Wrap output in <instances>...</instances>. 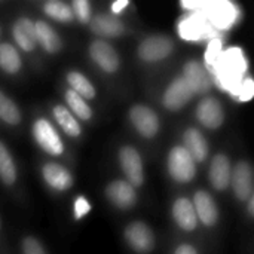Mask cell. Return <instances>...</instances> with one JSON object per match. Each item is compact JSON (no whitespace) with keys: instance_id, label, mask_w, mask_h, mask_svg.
Listing matches in <instances>:
<instances>
[{"instance_id":"6da1fadb","label":"cell","mask_w":254,"mask_h":254,"mask_svg":"<svg viewBox=\"0 0 254 254\" xmlns=\"http://www.w3.org/2000/svg\"><path fill=\"white\" fill-rule=\"evenodd\" d=\"M168 171L171 177L179 183H188L190 182L195 174V161L190 158V155L185 150L183 146H176L168 156Z\"/></svg>"},{"instance_id":"7a4b0ae2","label":"cell","mask_w":254,"mask_h":254,"mask_svg":"<svg viewBox=\"0 0 254 254\" xmlns=\"http://www.w3.org/2000/svg\"><path fill=\"white\" fill-rule=\"evenodd\" d=\"M33 135L37 144L51 155H61L64 146L55 128L46 119H37L33 125Z\"/></svg>"},{"instance_id":"3957f363","label":"cell","mask_w":254,"mask_h":254,"mask_svg":"<svg viewBox=\"0 0 254 254\" xmlns=\"http://www.w3.org/2000/svg\"><path fill=\"white\" fill-rule=\"evenodd\" d=\"M129 118L135 129L146 138H152L159 131V121L156 113L146 106H134L129 112Z\"/></svg>"},{"instance_id":"277c9868","label":"cell","mask_w":254,"mask_h":254,"mask_svg":"<svg viewBox=\"0 0 254 254\" xmlns=\"http://www.w3.org/2000/svg\"><path fill=\"white\" fill-rule=\"evenodd\" d=\"M125 240L137 253H150L155 247V238L150 228L141 222L131 223L125 231Z\"/></svg>"},{"instance_id":"5b68a950","label":"cell","mask_w":254,"mask_h":254,"mask_svg":"<svg viewBox=\"0 0 254 254\" xmlns=\"http://www.w3.org/2000/svg\"><path fill=\"white\" fill-rule=\"evenodd\" d=\"M121 167L128 179V183L134 188L141 186L144 176H143V162L138 152L132 147H124L119 152Z\"/></svg>"},{"instance_id":"8992f818","label":"cell","mask_w":254,"mask_h":254,"mask_svg":"<svg viewBox=\"0 0 254 254\" xmlns=\"http://www.w3.org/2000/svg\"><path fill=\"white\" fill-rule=\"evenodd\" d=\"M173 51V42L165 36H152L138 46V55L141 60L155 63L168 57Z\"/></svg>"},{"instance_id":"52a82bcc","label":"cell","mask_w":254,"mask_h":254,"mask_svg":"<svg viewBox=\"0 0 254 254\" xmlns=\"http://www.w3.org/2000/svg\"><path fill=\"white\" fill-rule=\"evenodd\" d=\"M183 79L195 94H205L211 88V77L205 67L196 61H189L183 68Z\"/></svg>"},{"instance_id":"ba28073f","label":"cell","mask_w":254,"mask_h":254,"mask_svg":"<svg viewBox=\"0 0 254 254\" xmlns=\"http://www.w3.org/2000/svg\"><path fill=\"white\" fill-rule=\"evenodd\" d=\"M196 116L199 122L205 128H210V129H217L223 124V119H225L222 104L213 97H207L198 104Z\"/></svg>"},{"instance_id":"9c48e42d","label":"cell","mask_w":254,"mask_h":254,"mask_svg":"<svg viewBox=\"0 0 254 254\" xmlns=\"http://www.w3.org/2000/svg\"><path fill=\"white\" fill-rule=\"evenodd\" d=\"M193 97L192 89L183 77H177L164 94V104L170 110H179Z\"/></svg>"},{"instance_id":"30bf717a","label":"cell","mask_w":254,"mask_h":254,"mask_svg":"<svg viewBox=\"0 0 254 254\" xmlns=\"http://www.w3.org/2000/svg\"><path fill=\"white\" fill-rule=\"evenodd\" d=\"M89 54H91V58L104 71L113 73V71L118 70V67H119V57H118L116 51L109 43L101 42V40L92 42V45L89 48Z\"/></svg>"},{"instance_id":"8fae6325","label":"cell","mask_w":254,"mask_h":254,"mask_svg":"<svg viewBox=\"0 0 254 254\" xmlns=\"http://www.w3.org/2000/svg\"><path fill=\"white\" fill-rule=\"evenodd\" d=\"M106 195L116 207L124 208V210L131 208L137 199L134 188L128 182H124V180L110 183L106 189Z\"/></svg>"},{"instance_id":"7c38bea8","label":"cell","mask_w":254,"mask_h":254,"mask_svg":"<svg viewBox=\"0 0 254 254\" xmlns=\"http://www.w3.org/2000/svg\"><path fill=\"white\" fill-rule=\"evenodd\" d=\"M234 192L240 199H247L253 193V171L249 162H240L232 173Z\"/></svg>"},{"instance_id":"4fadbf2b","label":"cell","mask_w":254,"mask_h":254,"mask_svg":"<svg viewBox=\"0 0 254 254\" xmlns=\"http://www.w3.org/2000/svg\"><path fill=\"white\" fill-rule=\"evenodd\" d=\"M13 39L18 43V46L24 51H33L37 45V36L34 22L28 18H19L12 28Z\"/></svg>"},{"instance_id":"5bb4252c","label":"cell","mask_w":254,"mask_h":254,"mask_svg":"<svg viewBox=\"0 0 254 254\" xmlns=\"http://www.w3.org/2000/svg\"><path fill=\"white\" fill-rule=\"evenodd\" d=\"M210 180L217 190H225L231 183V162L225 155H216L210 165Z\"/></svg>"},{"instance_id":"9a60e30c","label":"cell","mask_w":254,"mask_h":254,"mask_svg":"<svg viewBox=\"0 0 254 254\" xmlns=\"http://www.w3.org/2000/svg\"><path fill=\"white\" fill-rule=\"evenodd\" d=\"M193 202H195V213H196V217H199V220L205 225V226H213L216 222H217V217H219V213H217V207L213 201V198L204 192V190H199L195 193V198H193Z\"/></svg>"},{"instance_id":"2e32d148","label":"cell","mask_w":254,"mask_h":254,"mask_svg":"<svg viewBox=\"0 0 254 254\" xmlns=\"http://www.w3.org/2000/svg\"><path fill=\"white\" fill-rule=\"evenodd\" d=\"M173 217L177 222V225L185 231H193L196 228L198 217H196L193 204L186 198H180L174 202Z\"/></svg>"},{"instance_id":"e0dca14e","label":"cell","mask_w":254,"mask_h":254,"mask_svg":"<svg viewBox=\"0 0 254 254\" xmlns=\"http://www.w3.org/2000/svg\"><path fill=\"white\" fill-rule=\"evenodd\" d=\"M43 179L55 190H67L73 185L70 173L58 164H46L43 167Z\"/></svg>"},{"instance_id":"ac0fdd59","label":"cell","mask_w":254,"mask_h":254,"mask_svg":"<svg viewBox=\"0 0 254 254\" xmlns=\"http://www.w3.org/2000/svg\"><path fill=\"white\" fill-rule=\"evenodd\" d=\"M185 143H183V147L185 150L190 155V158L196 162H202L205 158H207V153H208V146H207V141L204 138V135L195 129V128H190L185 132Z\"/></svg>"},{"instance_id":"d6986e66","label":"cell","mask_w":254,"mask_h":254,"mask_svg":"<svg viewBox=\"0 0 254 254\" xmlns=\"http://www.w3.org/2000/svg\"><path fill=\"white\" fill-rule=\"evenodd\" d=\"M91 28L94 33L106 37H116L124 31L122 22L113 15H97L91 21Z\"/></svg>"},{"instance_id":"ffe728a7","label":"cell","mask_w":254,"mask_h":254,"mask_svg":"<svg viewBox=\"0 0 254 254\" xmlns=\"http://www.w3.org/2000/svg\"><path fill=\"white\" fill-rule=\"evenodd\" d=\"M34 28H36L37 43L40 42V45L45 48L46 52L54 54L61 49V39L49 24H46L45 21H37L34 22Z\"/></svg>"},{"instance_id":"44dd1931","label":"cell","mask_w":254,"mask_h":254,"mask_svg":"<svg viewBox=\"0 0 254 254\" xmlns=\"http://www.w3.org/2000/svg\"><path fill=\"white\" fill-rule=\"evenodd\" d=\"M238 16V10L231 3H214L210 9V18L214 21V24L220 27H229Z\"/></svg>"},{"instance_id":"7402d4cb","label":"cell","mask_w":254,"mask_h":254,"mask_svg":"<svg viewBox=\"0 0 254 254\" xmlns=\"http://www.w3.org/2000/svg\"><path fill=\"white\" fill-rule=\"evenodd\" d=\"M67 82L71 86V91H74L79 97H82L83 100H91L95 97V89L91 85V82L79 71H70L67 74Z\"/></svg>"},{"instance_id":"603a6c76","label":"cell","mask_w":254,"mask_h":254,"mask_svg":"<svg viewBox=\"0 0 254 254\" xmlns=\"http://www.w3.org/2000/svg\"><path fill=\"white\" fill-rule=\"evenodd\" d=\"M0 67L7 73H16L21 68L19 54L10 43L0 45Z\"/></svg>"},{"instance_id":"cb8c5ba5","label":"cell","mask_w":254,"mask_h":254,"mask_svg":"<svg viewBox=\"0 0 254 254\" xmlns=\"http://www.w3.org/2000/svg\"><path fill=\"white\" fill-rule=\"evenodd\" d=\"M54 116L57 119V122L60 124V127L64 129L65 134L71 135V137H79L80 135V125L77 124V121L73 118V115L63 106H57L54 107Z\"/></svg>"},{"instance_id":"d4e9b609","label":"cell","mask_w":254,"mask_h":254,"mask_svg":"<svg viewBox=\"0 0 254 254\" xmlns=\"http://www.w3.org/2000/svg\"><path fill=\"white\" fill-rule=\"evenodd\" d=\"M180 34L185 39H201L205 33V24L199 16H188L180 22Z\"/></svg>"},{"instance_id":"484cf974","label":"cell","mask_w":254,"mask_h":254,"mask_svg":"<svg viewBox=\"0 0 254 254\" xmlns=\"http://www.w3.org/2000/svg\"><path fill=\"white\" fill-rule=\"evenodd\" d=\"M0 179L6 185H12L16 179V170L7 149L0 143Z\"/></svg>"},{"instance_id":"4316f807","label":"cell","mask_w":254,"mask_h":254,"mask_svg":"<svg viewBox=\"0 0 254 254\" xmlns=\"http://www.w3.org/2000/svg\"><path fill=\"white\" fill-rule=\"evenodd\" d=\"M65 100H67V104L71 107V110L76 113V116H77L79 119L88 121V119L91 118L92 113H91L89 106H88L86 101H85L82 97H79L74 91L68 89V91L65 92Z\"/></svg>"},{"instance_id":"83f0119b","label":"cell","mask_w":254,"mask_h":254,"mask_svg":"<svg viewBox=\"0 0 254 254\" xmlns=\"http://www.w3.org/2000/svg\"><path fill=\"white\" fill-rule=\"evenodd\" d=\"M45 12L57 19V21H71L73 19V10L63 1H58V0H51L45 4Z\"/></svg>"},{"instance_id":"f1b7e54d","label":"cell","mask_w":254,"mask_h":254,"mask_svg":"<svg viewBox=\"0 0 254 254\" xmlns=\"http://www.w3.org/2000/svg\"><path fill=\"white\" fill-rule=\"evenodd\" d=\"M0 119H3L10 125H16L21 121L18 107L3 92H0Z\"/></svg>"},{"instance_id":"f546056e","label":"cell","mask_w":254,"mask_h":254,"mask_svg":"<svg viewBox=\"0 0 254 254\" xmlns=\"http://www.w3.org/2000/svg\"><path fill=\"white\" fill-rule=\"evenodd\" d=\"M73 9L80 22H88L91 19V4L88 0H74Z\"/></svg>"},{"instance_id":"4dcf8cb0","label":"cell","mask_w":254,"mask_h":254,"mask_svg":"<svg viewBox=\"0 0 254 254\" xmlns=\"http://www.w3.org/2000/svg\"><path fill=\"white\" fill-rule=\"evenodd\" d=\"M22 253L24 254H45V250L34 238H25L22 243Z\"/></svg>"},{"instance_id":"1f68e13d","label":"cell","mask_w":254,"mask_h":254,"mask_svg":"<svg viewBox=\"0 0 254 254\" xmlns=\"http://www.w3.org/2000/svg\"><path fill=\"white\" fill-rule=\"evenodd\" d=\"M89 210H91V205H89V202H88L86 198L79 196V198L74 201V217H76V219H82L85 214L89 213Z\"/></svg>"},{"instance_id":"d6a6232c","label":"cell","mask_w":254,"mask_h":254,"mask_svg":"<svg viewBox=\"0 0 254 254\" xmlns=\"http://www.w3.org/2000/svg\"><path fill=\"white\" fill-rule=\"evenodd\" d=\"M238 94L241 95L243 100H249V98L252 97V94H253V82H252L250 79H247V80L241 85Z\"/></svg>"},{"instance_id":"836d02e7","label":"cell","mask_w":254,"mask_h":254,"mask_svg":"<svg viewBox=\"0 0 254 254\" xmlns=\"http://www.w3.org/2000/svg\"><path fill=\"white\" fill-rule=\"evenodd\" d=\"M127 6H128V0H118V1H115V3L112 4V12H113V13H119V12H122Z\"/></svg>"},{"instance_id":"e575fe53","label":"cell","mask_w":254,"mask_h":254,"mask_svg":"<svg viewBox=\"0 0 254 254\" xmlns=\"http://www.w3.org/2000/svg\"><path fill=\"white\" fill-rule=\"evenodd\" d=\"M176 254H198V253H196V250H195L192 246L185 244V246H180V247L176 250Z\"/></svg>"},{"instance_id":"d590c367","label":"cell","mask_w":254,"mask_h":254,"mask_svg":"<svg viewBox=\"0 0 254 254\" xmlns=\"http://www.w3.org/2000/svg\"><path fill=\"white\" fill-rule=\"evenodd\" d=\"M249 210H250V214H254V199L250 198V202H249Z\"/></svg>"}]
</instances>
